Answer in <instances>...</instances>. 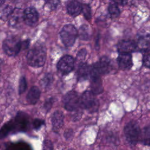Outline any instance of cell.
I'll use <instances>...</instances> for the list:
<instances>
[{
    "mask_svg": "<svg viewBox=\"0 0 150 150\" xmlns=\"http://www.w3.org/2000/svg\"><path fill=\"white\" fill-rule=\"evenodd\" d=\"M28 120L25 114L19 113L12 121L5 124L0 130V138L7 136L10 132L23 131L26 128Z\"/></svg>",
    "mask_w": 150,
    "mask_h": 150,
    "instance_id": "6da1fadb",
    "label": "cell"
},
{
    "mask_svg": "<svg viewBox=\"0 0 150 150\" xmlns=\"http://www.w3.org/2000/svg\"><path fill=\"white\" fill-rule=\"evenodd\" d=\"M46 49L42 45L36 44L27 54L28 64L33 67L42 66L46 61Z\"/></svg>",
    "mask_w": 150,
    "mask_h": 150,
    "instance_id": "7a4b0ae2",
    "label": "cell"
},
{
    "mask_svg": "<svg viewBox=\"0 0 150 150\" xmlns=\"http://www.w3.org/2000/svg\"><path fill=\"white\" fill-rule=\"evenodd\" d=\"M112 65L111 60L107 56L102 57L98 62L91 66V76H100L106 74L112 70Z\"/></svg>",
    "mask_w": 150,
    "mask_h": 150,
    "instance_id": "3957f363",
    "label": "cell"
},
{
    "mask_svg": "<svg viewBox=\"0 0 150 150\" xmlns=\"http://www.w3.org/2000/svg\"><path fill=\"white\" fill-rule=\"evenodd\" d=\"M98 101L91 91L84 92L80 98V106L90 112L96 111L98 108Z\"/></svg>",
    "mask_w": 150,
    "mask_h": 150,
    "instance_id": "277c9868",
    "label": "cell"
},
{
    "mask_svg": "<svg viewBox=\"0 0 150 150\" xmlns=\"http://www.w3.org/2000/svg\"><path fill=\"white\" fill-rule=\"evenodd\" d=\"M141 131L138 124L135 121H130L127 123L124 129L126 139L132 145H135L138 142Z\"/></svg>",
    "mask_w": 150,
    "mask_h": 150,
    "instance_id": "5b68a950",
    "label": "cell"
},
{
    "mask_svg": "<svg viewBox=\"0 0 150 150\" xmlns=\"http://www.w3.org/2000/svg\"><path fill=\"white\" fill-rule=\"evenodd\" d=\"M60 35L63 43L67 47H70L74 45L78 33L74 25L67 24L63 27Z\"/></svg>",
    "mask_w": 150,
    "mask_h": 150,
    "instance_id": "8992f818",
    "label": "cell"
},
{
    "mask_svg": "<svg viewBox=\"0 0 150 150\" xmlns=\"http://www.w3.org/2000/svg\"><path fill=\"white\" fill-rule=\"evenodd\" d=\"M3 49L5 53L9 56H16L22 48V42L16 38H6L3 42Z\"/></svg>",
    "mask_w": 150,
    "mask_h": 150,
    "instance_id": "52a82bcc",
    "label": "cell"
},
{
    "mask_svg": "<svg viewBox=\"0 0 150 150\" xmlns=\"http://www.w3.org/2000/svg\"><path fill=\"white\" fill-rule=\"evenodd\" d=\"M80 97L75 91H70L67 93L63 98V105L68 111H72L80 106Z\"/></svg>",
    "mask_w": 150,
    "mask_h": 150,
    "instance_id": "ba28073f",
    "label": "cell"
},
{
    "mask_svg": "<svg viewBox=\"0 0 150 150\" xmlns=\"http://www.w3.org/2000/svg\"><path fill=\"white\" fill-rule=\"evenodd\" d=\"M74 66V60L70 55L63 56L57 64V69L63 74H67L71 72Z\"/></svg>",
    "mask_w": 150,
    "mask_h": 150,
    "instance_id": "9c48e42d",
    "label": "cell"
},
{
    "mask_svg": "<svg viewBox=\"0 0 150 150\" xmlns=\"http://www.w3.org/2000/svg\"><path fill=\"white\" fill-rule=\"evenodd\" d=\"M117 49L120 53H130L138 50L136 42L132 40L120 41L118 44Z\"/></svg>",
    "mask_w": 150,
    "mask_h": 150,
    "instance_id": "30bf717a",
    "label": "cell"
},
{
    "mask_svg": "<svg viewBox=\"0 0 150 150\" xmlns=\"http://www.w3.org/2000/svg\"><path fill=\"white\" fill-rule=\"evenodd\" d=\"M23 21L29 26H33L38 20V13L33 7H28L23 11Z\"/></svg>",
    "mask_w": 150,
    "mask_h": 150,
    "instance_id": "8fae6325",
    "label": "cell"
},
{
    "mask_svg": "<svg viewBox=\"0 0 150 150\" xmlns=\"http://www.w3.org/2000/svg\"><path fill=\"white\" fill-rule=\"evenodd\" d=\"M117 62L120 68L123 70H129L133 65L130 53H120L117 57Z\"/></svg>",
    "mask_w": 150,
    "mask_h": 150,
    "instance_id": "7c38bea8",
    "label": "cell"
},
{
    "mask_svg": "<svg viewBox=\"0 0 150 150\" xmlns=\"http://www.w3.org/2000/svg\"><path fill=\"white\" fill-rule=\"evenodd\" d=\"M91 66L86 63H79L77 70V79L79 81H84L90 76Z\"/></svg>",
    "mask_w": 150,
    "mask_h": 150,
    "instance_id": "4fadbf2b",
    "label": "cell"
},
{
    "mask_svg": "<svg viewBox=\"0 0 150 150\" xmlns=\"http://www.w3.org/2000/svg\"><path fill=\"white\" fill-rule=\"evenodd\" d=\"M136 43L137 49L140 52H146L150 50V35L145 34L139 36Z\"/></svg>",
    "mask_w": 150,
    "mask_h": 150,
    "instance_id": "5bb4252c",
    "label": "cell"
},
{
    "mask_svg": "<svg viewBox=\"0 0 150 150\" xmlns=\"http://www.w3.org/2000/svg\"><path fill=\"white\" fill-rule=\"evenodd\" d=\"M64 122V115L60 111H55L52 117V124L53 129L55 132H58L62 127Z\"/></svg>",
    "mask_w": 150,
    "mask_h": 150,
    "instance_id": "9a60e30c",
    "label": "cell"
},
{
    "mask_svg": "<svg viewBox=\"0 0 150 150\" xmlns=\"http://www.w3.org/2000/svg\"><path fill=\"white\" fill-rule=\"evenodd\" d=\"M91 91L95 95L101 93L103 91L102 80L100 76L90 77Z\"/></svg>",
    "mask_w": 150,
    "mask_h": 150,
    "instance_id": "2e32d148",
    "label": "cell"
},
{
    "mask_svg": "<svg viewBox=\"0 0 150 150\" xmlns=\"http://www.w3.org/2000/svg\"><path fill=\"white\" fill-rule=\"evenodd\" d=\"M82 10V4L76 1H70L67 5V11L69 15L72 16L79 15Z\"/></svg>",
    "mask_w": 150,
    "mask_h": 150,
    "instance_id": "e0dca14e",
    "label": "cell"
},
{
    "mask_svg": "<svg viewBox=\"0 0 150 150\" xmlns=\"http://www.w3.org/2000/svg\"><path fill=\"white\" fill-rule=\"evenodd\" d=\"M40 96V90L36 86H33L29 90L26 96V100L29 104H35L39 100Z\"/></svg>",
    "mask_w": 150,
    "mask_h": 150,
    "instance_id": "ac0fdd59",
    "label": "cell"
},
{
    "mask_svg": "<svg viewBox=\"0 0 150 150\" xmlns=\"http://www.w3.org/2000/svg\"><path fill=\"white\" fill-rule=\"evenodd\" d=\"M23 12L22 13L21 11L19 9H13L12 13L9 17V23L12 26H16L23 20Z\"/></svg>",
    "mask_w": 150,
    "mask_h": 150,
    "instance_id": "d6986e66",
    "label": "cell"
},
{
    "mask_svg": "<svg viewBox=\"0 0 150 150\" xmlns=\"http://www.w3.org/2000/svg\"><path fill=\"white\" fill-rule=\"evenodd\" d=\"M13 11L12 7L9 5L1 6L0 7V19L3 21L8 19L11 16Z\"/></svg>",
    "mask_w": 150,
    "mask_h": 150,
    "instance_id": "ffe728a7",
    "label": "cell"
},
{
    "mask_svg": "<svg viewBox=\"0 0 150 150\" xmlns=\"http://www.w3.org/2000/svg\"><path fill=\"white\" fill-rule=\"evenodd\" d=\"M139 139L144 145L150 146V126H146L143 128L141 131Z\"/></svg>",
    "mask_w": 150,
    "mask_h": 150,
    "instance_id": "44dd1931",
    "label": "cell"
},
{
    "mask_svg": "<svg viewBox=\"0 0 150 150\" xmlns=\"http://www.w3.org/2000/svg\"><path fill=\"white\" fill-rule=\"evenodd\" d=\"M78 35L80 39L87 40L90 38V30L89 28L86 25H81L77 32Z\"/></svg>",
    "mask_w": 150,
    "mask_h": 150,
    "instance_id": "7402d4cb",
    "label": "cell"
},
{
    "mask_svg": "<svg viewBox=\"0 0 150 150\" xmlns=\"http://www.w3.org/2000/svg\"><path fill=\"white\" fill-rule=\"evenodd\" d=\"M53 82V76L50 73H47L41 80V86L46 88H49Z\"/></svg>",
    "mask_w": 150,
    "mask_h": 150,
    "instance_id": "603a6c76",
    "label": "cell"
},
{
    "mask_svg": "<svg viewBox=\"0 0 150 150\" xmlns=\"http://www.w3.org/2000/svg\"><path fill=\"white\" fill-rule=\"evenodd\" d=\"M108 9V12L112 18H117L120 15V11L117 4H110Z\"/></svg>",
    "mask_w": 150,
    "mask_h": 150,
    "instance_id": "cb8c5ba5",
    "label": "cell"
},
{
    "mask_svg": "<svg viewBox=\"0 0 150 150\" xmlns=\"http://www.w3.org/2000/svg\"><path fill=\"white\" fill-rule=\"evenodd\" d=\"M81 12L83 13L85 18L87 20H89L91 18V10L90 6L88 4L82 5V10Z\"/></svg>",
    "mask_w": 150,
    "mask_h": 150,
    "instance_id": "d4e9b609",
    "label": "cell"
},
{
    "mask_svg": "<svg viewBox=\"0 0 150 150\" xmlns=\"http://www.w3.org/2000/svg\"><path fill=\"white\" fill-rule=\"evenodd\" d=\"M27 88V83L26 79L24 77H22L19 82V94H21L23 93Z\"/></svg>",
    "mask_w": 150,
    "mask_h": 150,
    "instance_id": "484cf974",
    "label": "cell"
},
{
    "mask_svg": "<svg viewBox=\"0 0 150 150\" xmlns=\"http://www.w3.org/2000/svg\"><path fill=\"white\" fill-rule=\"evenodd\" d=\"M142 63L144 66L150 68V50L145 52L142 59Z\"/></svg>",
    "mask_w": 150,
    "mask_h": 150,
    "instance_id": "4316f807",
    "label": "cell"
},
{
    "mask_svg": "<svg viewBox=\"0 0 150 150\" xmlns=\"http://www.w3.org/2000/svg\"><path fill=\"white\" fill-rule=\"evenodd\" d=\"M87 54V51L85 49H81L79 52L78 54H77V60L80 62V63H82L83 60L85 59L86 56Z\"/></svg>",
    "mask_w": 150,
    "mask_h": 150,
    "instance_id": "83f0119b",
    "label": "cell"
},
{
    "mask_svg": "<svg viewBox=\"0 0 150 150\" xmlns=\"http://www.w3.org/2000/svg\"><path fill=\"white\" fill-rule=\"evenodd\" d=\"M42 150H53V144L50 140H45L43 142Z\"/></svg>",
    "mask_w": 150,
    "mask_h": 150,
    "instance_id": "f1b7e54d",
    "label": "cell"
},
{
    "mask_svg": "<svg viewBox=\"0 0 150 150\" xmlns=\"http://www.w3.org/2000/svg\"><path fill=\"white\" fill-rule=\"evenodd\" d=\"M44 124V121L39 120V119H36L34 120L33 122V127L36 129H38L43 124Z\"/></svg>",
    "mask_w": 150,
    "mask_h": 150,
    "instance_id": "f546056e",
    "label": "cell"
},
{
    "mask_svg": "<svg viewBox=\"0 0 150 150\" xmlns=\"http://www.w3.org/2000/svg\"><path fill=\"white\" fill-rule=\"evenodd\" d=\"M59 2H60L58 1H49L47 2V5H49V8L51 9H54L57 7Z\"/></svg>",
    "mask_w": 150,
    "mask_h": 150,
    "instance_id": "4dcf8cb0",
    "label": "cell"
},
{
    "mask_svg": "<svg viewBox=\"0 0 150 150\" xmlns=\"http://www.w3.org/2000/svg\"><path fill=\"white\" fill-rule=\"evenodd\" d=\"M73 131L71 129H68L66 130L64 134V136L66 139H71L73 137Z\"/></svg>",
    "mask_w": 150,
    "mask_h": 150,
    "instance_id": "1f68e13d",
    "label": "cell"
},
{
    "mask_svg": "<svg viewBox=\"0 0 150 150\" xmlns=\"http://www.w3.org/2000/svg\"><path fill=\"white\" fill-rule=\"evenodd\" d=\"M52 103H53V101H52V99H49V100H47L46 103H45V108L47 110H49L51 106L52 105Z\"/></svg>",
    "mask_w": 150,
    "mask_h": 150,
    "instance_id": "d6a6232c",
    "label": "cell"
},
{
    "mask_svg": "<svg viewBox=\"0 0 150 150\" xmlns=\"http://www.w3.org/2000/svg\"><path fill=\"white\" fill-rule=\"evenodd\" d=\"M115 3H117L118 4H121L122 5H125L126 3H127V1H115Z\"/></svg>",
    "mask_w": 150,
    "mask_h": 150,
    "instance_id": "836d02e7",
    "label": "cell"
},
{
    "mask_svg": "<svg viewBox=\"0 0 150 150\" xmlns=\"http://www.w3.org/2000/svg\"><path fill=\"white\" fill-rule=\"evenodd\" d=\"M13 148H11V149L10 150H15L14 149V148H13V146L12 147ZM25 148V147H23V148H22V147H21V148H20V150H28V149L27 148V149H25V148Z\"/></svg>",
    "mask_w": 150,
    "mask_h": 150,
    "instance_id": "e575fe53",
    "label": "cell"
},
{
    "mask_svg": "<svg viewBox=\"0 0 150 150\" xmlns=\"http://www.w3.org/2000/svg\"><path fill=\"white\" fill-rule=\"evenodd\" d=\"M3 3H4V1H0V5H1V6L3 5V4H2Z\"/></svg>",
    "mask_w": 150,
    "mask_h": 150,
    "instance_id": "d590c367",
    "label": "cell"
},
{
    "mask_svg": "<svg viewBox=\"0 0 150 150\" xmlns=\"http://www.w3.org/2000/svg\"><path fill=\"white\" fill-rule=\"evenodd\" d=\"M1 64H2V61L0 59V70H1Z\"/></svg>",
    "mask_w": 150,
    "mask_h": 150,
    "instance_id": "8d00e7d4",
    "label": "cell"
},
{
    "mask_svg": "<svg viewBox=\"0 0 150 150\" xmlns=\"http://www.w3.org/2000/svg\"><path fill=\"white\" fill-rule=\"evenodd\" d=\"M67 150H75V149H72V148H70V149H67Z\"/></svg>",
    "mask_w": 150,
    "mask_h": 150,
    "instance_id": "74e56055",
    "label": "cell"
}]
</instances>
